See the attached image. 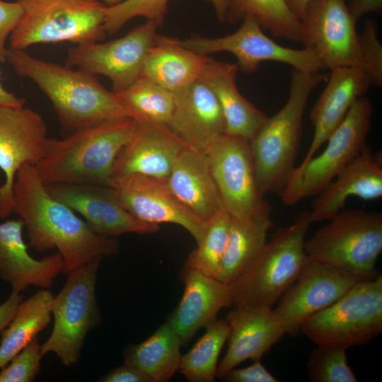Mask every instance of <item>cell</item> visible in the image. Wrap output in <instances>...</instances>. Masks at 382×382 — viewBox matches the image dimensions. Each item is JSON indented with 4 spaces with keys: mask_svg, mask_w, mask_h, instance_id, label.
<instances>
[{
    "mask_svg": "<svg viewBox=\"0 0 382 382\" xmlns=\"http://www.w3.org/2000/svg\"><path fill=\"white\" fill-rule=\"evenodd\" d=\"M12 213L23 221L28 245L33 250L40 253L58 250L65 274L119 250L116 238L96 233L74 211L54 198L32 164L23 165L16 173Z\"/></svg>",
    "mask_w": 382,
    "mask_h": 382,
    "instance_id": "1",
    "label": "cell"
},
{
    "mask_svg": "<svg viewBox=\"0 0 382 382\" xmlns=\"http://www.w3.org/2000/svg\"><path fill=\"white\" fill-rule=\"evenodd\" d=\"M6 61L48 98L64 137L110 119L131 117L116 94L107 90L95 75L35 58L25 50L9 47Z\"/></svg>",
    "mask_w": 382,
    "mask_h": 382,
    "instance_id": "2",
    "label": "cell"
},
{
    "mask_svg": "<svg viewBox=\"0 0 382 382\" xmlns=\"http://www.w3.org/2000/svg\"><path fill=\"white\" fill-rule=\"evenodd\" d=\"M138 127L135 119L123 116L77 130L62 139L49 138L46 154L35 169L46 186H110L116 157Z\"/></svg>",
    "mask_w": 382,
    "mask_h": 382,
    "instance_id": "3",
    "label": "cell"
},
{
    "mask_svg": "<svg viewBox=\"0 0 382 382\" xmlns=\"http://www.w3.org/2000/svg\"><path fill=\"white\" fill-rule=\"evenodd\" d=\"M328 76L320 71L293 68L289 96L284 106L267 117L250 141L256 179L262 195L284 190L294 169L303 117L310 94Z\"/></svg>",
    "mask_w": 382,
    "mask_h": 382,
    "instance_id": "4",
    "label": "cell"
},
{
    "mask_svg": "<svg viewBox=\"0 0 382 382\" xmlns=\"http://www.w3.org/2000/svg\"><path fill=\"white\" fill-rule=\"evenodd\" d=\"M311 224L306 210L293 224L274 233L251 264L228 284L231 306L272 307L307 261L304 242Z\"/></svg>",
    "mask_w": 382,
    "mask_h": 382,
    "instance_id": "5",
    "label": "cell"
},
{
    "mask_svg": "<svg viewBox=\"0 0 382 382\" xmlns=\"http://www.w3.org/2000/svg\"><path fill=\"white\" fill-rule=\"evenodd\" d=\"M304 242L307 257L341 268L360 280L375 278L382 251V214L342 209Z\"/></svg>",
    "mask_w": 382,
    "mask_h": 382,
    "instance_id": "6",
    "label": "cell"
},
{
    "mask_svg": "<svg viewBox=\"0 0 382 382\" xmlns=\"http://www.w3.org/2000/svg\"><path fill=\"white\" fill-rule=\"evenodd\" d=\"M21 16L10 35V47L36 44L99 42L105 36L103 4L91 0H17Z\"/></svg>",
    "mask_w": 382,
    "mask_h": 382,
    "instance_id": "7",
    "label": "cell"
},
{
    "mask_svg": "<svg viewBox=\"0 0 382 382\" xmlns=\"http://www.w3.org/2000/svg\"><path fill=\"white\" fill-rule=\"evenodd\" d=\"M102 260H93L67 273L64 285L53 300L54 325L41 345L42 356L54 353L66 366L79 361L87 335L102 320L96 293Z\"/></svg>",
    "mask_w": 382,
    "mask_h": 382,
    "instance_id": "8",
    "label": "cell"
},
{
    "mask_svg": "<svg viewBox=\"0 0 382 382\" xmlns=\"http://www.w3.org/2000/svg\"><path fill=\"white\" fill-rule=\"evenodd\" d=\"M374 108L366 97L359 98L327 140L322 153L303 166L295 167L280 195L282 202L294 205L316 196L366 146Z\"/></svg>",
    "mask_w": 382,
    "mask_h": 382,
    "instance_id": "9",
    "label": "cell"
},
{
    "mask_svg": "<svg viewBox=\"0 0 382 382\" xmlns=\"http://www.w3.org/2000/svg\"><path fill=\"white\" fill-rule=\"evenodd\" d=\"M301 330L316 345L350 347L382 332V276L360 280L342 297L307 318Z\"/></svg>",
    "mask_w": 382,
    "mask_h": 382,
    "instance_id": "10",
    "label": "cell"
},
{
    "mask_svg": "<svg viewBox=\"0 0 382 382\" xmlns=\"http://www.w3.org/2000/svg\"><path fill=\"white\" fill-rule=\"evenodd\" d=\"M204 152L224 208L231 217L270 216L272 208L259 189L248 140L224 133Z\"/></svg>",
    "mask_w": 382,
    "mask_h": 382,
    "instance_id": "11",
    "label": "cell"
},
{
    "mask_svg": "<svg viewBox=\"0 0 382 382\" xmlns=\"http://www.w3.org/2000/svg\"><path fill=\"white\" fill-rule=\"evenodd\" d=\"M234 33L218 37L192 36L180 40L190 50L202 54L227 52L237 59L238 69L246 74L255 72L263 62H277L303 71H321V62L307 48L294 49L279 45L267 36L258 21L245 16Z\"/></svg>",
    "mask_w": 382,
    "mask_h": 382,
    "instance_id": "12",
    "label": "cell"
},
{
    "mask_svg": "<svg viewBox=\"0 0 382 382\" xmlns=\"http://www.w3.org/2000/svg\"><path fill=\"white\" fill-rule=\"evenodd\" d=\"M158 27L155 22L146 21L120 38L76 45L69 49L66 65L105 76L111 81L113 92L122 91L141 76Z\"/></svg>",
    "mask_w": 382,
    "mask_h": 382,
    "instance_id": "13",
    "label": "cell"
},
{
    "mask_svg": "<svg viewBox=\"0 0 382 382\" xmlns=\"http://www.w3.org/2000/svg\"><path fill=\"white\" fill-rule=\"evenodd\" d=\"M301 21L302 45L315 54L324 69L352 66L363 70L357 21L345 0H310Z\"/></svg>",
    "mask_w": 382,
    "mask_h": 382,
    "instance_id": "14",
    "label": "cell"
},
{
    "mask_svg": "<svg viewBox=\"0 0 382 382\" xmlns=\"http://www.w3.org/2000/svg\"><path fill=\"white\" fill-rule=\"evenodd\" d=\"M47 128L41 115L24 105L0 107V219L12 214L13 187L16 173L26 163L36 166L45 156Z\"/></svg>",
    "mask_w": 382,
    "mask_h": 382,
    "instance_id": "15",
    "label": "cell"
},
{
    "mask_svg": "<svg viewBox=\"0 0 382 382\" xmlns=\"http://www.w3.org/2000/svg\"><path fill=\"white\" fill-rule=\"evenodd\" d=\"M360 281L351 273L308 257L295 282L273 309L286 333H294L310 316L328 307Z\"/></svg>",
    "mask_w": 382,
    "mask_h": 382,
    "instance_id": "16",
    "label": "cell"
},
{
    "mask_svg": "<svg viewBox=\"0 0 382 382\" xmlns=\"http://www.w3.org/2000/svg\"><path fill=\"white\" fill-rule=\"evenodd\" d=\"M110 186L123 207L145 223H171L184 228L198 245L207 223L195 216L173 195L166 182L131 174L112 178Z\"/></svg>",
    "mask_w": 382,
    "mask_h": 382,
    "instance_id": "17",
    "label": "cell"
},
{
    "mask_svg": "<svg viewBox=\"0 0 382 382\" xmlns=\"http://www.w3.org/2000/svg\"><path fill=\"white\" fill-rule=\"evenodd\" d=\"M48 192L84 218L96 233L116 238L127 233L157 232L158 224L145 223L133 216L121 204L111 186L98 184H54Z\"/></svg>",
    "mask_w": 382,
    "mask_h": 382,
    "instance_id": "18",
    "label": "cell"
},
{
    "mask_svg": "<svg viewBox=\"0 0 382 382\" xmlns=\"http://www.w3.org/2000/svg\"><path fill=\"white\" fill-rule=\"evenodd\" d=\"M226 320L229 328L228 349L217 365L219 378L247 359L260 360L286 334L270 306H235Z\"/></svg>",
    "mask_w": 382,
    "mask_h": 382,
    "instance_id": "19",
    "label": "cell"
},
{
    "mask_svg": "<svg viewBox=\"0 0 382 382\" xmlns=\"http://www.w3.org/2000/svg\"><path fill=\"white\" fill-rule=\"evenodd\" d=\"M186 146L167 126L139 122L135 134L116 157L112 178L139 174L166 182Z\"/></svg>",
    "mask_w": 382,
    "mask_h": 382,
    "instance_id": "20",
    "label": "cell"
},
{
    "mask_svg": "<svg viewBox=\"0 0 382 382\" xmlns=\"http://www.w3.org/2000/svg\"><path fill=\"white\" fill-rule=\"evenodd\" d=\"M173 94L174 109L168 127L186 145L204 152L226 133L223 113L214 94L199 79Z\"/></svg>",
    "mask_w": 382,
    "mask_h": 382,
    "instance_id": "21",
    "label": "cell"
},
{
    "mask_svg": "<svg viewBox=\"0 0 382 382\" xmlns=\"http://www.w3.org/2000/svg\"><path fill=\"white\" fill-rule=\"evenodd\" d=\"M382 196L381 156L374 154L366 145L362 151L350 161L316 195L308 210L311 223L330 220L344 209L347 199L357 197L373 200Z\"/></svg>",
    "mask_w": 382,
    "mask_h": 382,
    "instance_id": "22",
    "label": "cell"
},
{
    "mask_svg": "<svg viewBox=\"0 0 382 382\" xmlns=\"http://www.w3.org/2000/svg\"><path fill=\"white\" fill-rule=\"evenodd\" d=\"M23 228L20 218L0 224V279L20 293L30 286L50 289L63 272V259L59 253L33 258L23 238Z\"/></svg>",
    "mask_w": 382,
    "mask_h": 382,
    "instance_id": "23",
    "label": "cell"
},
{
    "mask_svg": "<svg viewBox=\"0 0 382 382\" xmlns=\"http://www.w3.org/2000/svg\"><path fill=\"white\" fill-rule=\"evenodd\" d=\"M324 90L310 112L314 134L309 149L299 166L312 158L344 120L351 106L371 86L367 74L352 66L332 68Z\"/></svg>",
    "mask_w": 382,
    "mask_h": 382,
    "instance_id": "24",
    "label": "cell"
},
{
    "mask_svg": "<svg viewBox=\"0 0 382 382\" xmlns=\"http://www.w3.org/2000/svg\"><path fill=\"white\" fill-rule=\"evenodd\" d=\"M166 183L190 212L207 223L224 209L204 151L186 146L177 158Z\"/></svg>",
    "mask_w": 382,
    "mask_h": 382,
    "instance_id": "25",
    "label": "cell"
},
{
    "mask_svg": "<svg viewBox=\"0 0 382 382\" xmlns=\"http://www.w3.org/2000/svg\"><path fill=\"white\" fill-rule=\"evenodd\" d=\"M237 64L207 57L199 79L214 94L223 113L226 133L248 140L253 138L268 117L240 93Z\"/></svg>",
    "mask_w": 382,
    "mask_h": 382,
    "instance_id": "26",
    "label": "cell"
},
{
    "mask_svg": "<svg viewBox=\"0 0 382 382\" xmlns=\"http://www.w3.org/2000/svg\"><path fill=\"white\" fill-rule=\"evenodd\" d=\"M231 306L228 284L195 270H186L181 301L168 320L187 344L196 332L216 319L218 312Z\"/></svg>",
    "mask_w": 382,
    "mask_h": 382,
    "instance_id": "27",
    "label": "cell"
},
{
    "mask_svg": "<svg viewBox=\"0 0 382 382\" xmlns=\"http://www.w3.org/2000/svg\"><path fill=\"white\" fill-rule=\"evenodd\" d=\"M207 57L185 47L175 37L156 34L145 57L141 76L174 93L199 79Z\"/></svg>",
    "mask_w": 382,
    "mask_h": 382,
    "instance_id": "28",
    "label": "cell"
},
{
    "mask_svg": "<svg viewBox=\"0 0 382 382\" xmlns=\"http://www.w3.org/2000/svg\"><path fill=\"white\" fill-rule=\"evenodd\" d=\"M183 345L182 339L166 322L144 342L127 345L125 362L144 372L153 382H166L179 371Z\"/></svg>",
    "mask_w": 382,
    "mask_h": 382,
    "instance_id": "29",
    "label": "cell"
},
{
    "mask_svg": "<svg viewBox=\"0 0 382 382\" xmlns=\"http://www.w3.org/2000/svg\"><path fill=\"white\" fill-rule=\"evenodd\" d=\"M272 224L270 216L232 217L226 248L216 279L230 284L243 272L262 250Z\"/></svg>",
    "mask_w": 382,
    "mask_h": 382,
    "instance_id": "30",
    "label": "cell"
},
{
    "mask_svg": "<svg viewBox=\"0 0 382 382\" xmlns=\"http://www.w3.org/2000/svg\"><path fill=\"white\" fill-rule=\"evenodd\" d=\"M54 298L49 289H41L20 303L1 333L0 369L50 324Z\"/></svg>",
    "mask_w": 382,
    "mask_h": 382,
    "instance_id": "31",
    "label": "cell"
},
{
    "mask_svg": "<svg viewBox=\"0 0 382 382\" xmlns=\"http://www.w3.org/2000/svg\"><path fill=\"white\" fill-rule=\"evenodd\" d=\"M248 16L273 36L302 45L301 21L286 0H229L226 22L235 23Z\"/></svg>",
    "mask_w": 382,
    "mask_h": 382,
    "instance_id": "32",
    "label": "cell"
},
{
    "mask_svg": "<svg viewBox=\"0 0 382 382\" xmlns=\"http://www.w3.org/2000/svg\"><path fill=\"white\" fill-rule=\"evenodd\" d=\"M114 93L137 121L168 127L174 109L173 92L141 76L126 88Z\"/></svg>",
    "mask_w": 382,
    "mask_h": 382,
    "instance_id": "33",
    "label": "cell"
},
{
    "mask_svg": "<svg viewBox=\"0 0 382 382\" xmlns=\"http://www.w3.org/2000/svg\"><path fill=\"white\" fill-rule=\"evenodd\" d=\"M205 328L204 335L181 358L179 372L190 382L215 380L218 358L228 337L226 320L216 319Z\"/></svg>",
    "mask_w": 382,
    "mask_h": 382,
    "instance_id": "34",
    "label": "cell"
},
{
    "mask_svg": "<svg viewBox=\"0 0 382 382\" xmlns=\"http://www.w3.org/2000/svg\"><path fill=\"white\" fill-rule=\"evenodd\" d=\"M231 219V216L223 209L209 221L204 238L187 259L185 270H195L208 277H216L226 248Z\"/></svg>",
    "mask_w": 382,
    "mask_h": 382,
    "instance_id": "35",
    "label": "cell"
},
{
    "mask_svg": "<svg viewBox=\"0 0 382 382\" xmlns=\"http://www.w3.org/2000/svg\"><path fill=\"white\" fill-rule=\"evenodd\" d=\"M309 357L307 370L312 382H357L347 364L346 350L342 345H317Z\"/></svg>",
    "mask_w": 382,
    "mask_h": 382,
    "instance_id": "36",
    "label": "cell"
},
{
    "mask_svg": "<svg viewBox=\"0 0 382 382\" xmlns=\"http://www.w3.org/2000/svg\"><path fill=\"white\" fill-rule=\"evenodd\" d=\"M170 0H123L119 4L106 6L104 29L106 33L114 34L134 18L141 16L154 21L158 26L163 24Z\"/></svg>",
    "mask_w": 382,
    "mask_h": 382,
    "instance_id": "37",
    "label": "cell"
},
{
    "mask_svg": "<svg viewBox=\"0 0 382 382\" xmlns=\"http://www.w3.org/2000/svg\"><path fill=\"white\" fill-rule=\"evenodd\" d=\"M376 21L366 18L363 29L358 33V45L363 63V70L371 85L382 87V45L377 36Z\"/></svg>",
    "mask_w": 382,
    "mask_h": 382,
    "instance_id": "38",
    "label": "cell"
},
{
    "mask_svg": "<svg viewBox=\"0 0 382 382\" xmlns=\"http://www.w3.org/2000/svg\"><path fill=\"white\" fill-rule=\"evenodd\" d=\"M41 345L35 337L0 371V382H31L40 372Z\"/></svg>",
    "mask_w": 382,
    "mask_h": 382,
    "instance_id": "39",
    "label": "cell"
},
{
    "mask_svg": "<svg viewBox=\"0 0 382 382\" xmlns=\"http://www.w3.org/2000/svg\"><path fill=\"white\" fill-rule=\"evenodd\" d=\"M23 12L18 2L0 0V62H6V42L16 26Z\"/></svg>",
    "mask_w": 382,
    "mask_h": 382,
    "instance_id": "40",
    "label": "cell"
},
{
    "mask_svg": "<svg viewBox=\"0 0 382 382\" xmlns=\"http://www.w3.org/2000/svg\"><path fill=\"white\" fill-rule=\"evenodd\" d=\"M223 379L228 382H278L260 360H255L245 368L230 370Z\"/></svg>",
    "mask_w": 382,
    "mask_h": 382,
    "instance_id": "41",
    "label": "cell"
},
{
    "mask_svg": "<svg viewBox=\"0 0 382 382\" xmlns=\"http://www.w3.org/2000/svg\"><path fill=\"white\" fill-rule=\"evenodd\" d=\"M100 382H153L144 372L125 362L122 366L102 376Z\"/></svg>",
    "mask_w": 382,
    "mask_h": 382,
    "instance_id": "42",
    "label": "cell"
},
{
    "mask_svg": "<svg viewBox=\"0 0 382 382\" xmlns=\"http://www.w3.org/2000/svg\"><path fill=\"white\" fill-rule=\"evenodd\" d=\"M345 1L350 14L356 21L369 13L381 14L382 12V0Z\"/></svg>",
    "mask_w": 382,
    "mask_h": 382,
    "instance_id": "43",
    "label": "cell"
},
{
    "mask_svg": "<svg viewBox=\"0 0 382 382\" xmlns=\"http://www.w3.org/2000/svg\"><path fill=\"white\" fill-rule=\"evenodd\" d=\"M22 301L21 294L12 290L8 299L0 304V334L10 323Z\"/></svg>",
    "mask_w": 382,
    "mask_h": 382,
    "instance_id": "44",
    "label": "cell"
},
{
    "mask_svg": "<svg viewBox=\"0 0 382 382\" xmlns=\"http://www.w3.org/2000/svg\"><path fill=\"white\" fill-rule=\"evenodd\" d=\"M1 71L0 69V107H21L25 104V99L16 96L8 91L1 81Z\"/></svg>",
    "mask_w": 382,
    "mask_h": 382,
    "instance_id": "45",
    "label": "cell"
},
{
    "mask_svg": "<svg viewBox=\"0 0 382 382\" xmlns=\"http://www.w3.org/2000/svg\"><path fill=\"white\" fill-rule=\"evenodd\" d=\"M213 6L216 15L221 22H226L229 0H206Z\"/></svg>",
    "mask_w": 382,
    "mask_h": 382,
    "instance_id": "46",
    "label": "cell"
},
{
    "mask_svg": "<svg viewBox=\"0 0 382 382\" xmlns=\"http://www.w3.org/2000/svg\"><path fill=\"white\" fill-rule=\"evenodd\" d=\"M294 13L301 20L310 0H286Z\"/></svg>",
    "mask_w": 382,
    "mask_h": 382,
    "instance_id": "47",
    "label": "cell"
},
{
    "mask_svg": "<svg viewBox=\"0 0 382 382\" xmlns=\"http://www.w3.org/2000/svg\"><path fill=\"white\" fill-rule=\"evenodd\" d=\"M91 1L100 2L103 4L104 5H105L106 6H112L119 4L123 0H91Z\"/></svg>",
    "mask_w": 382,
    "mask_h": 382,
    "instance_id": "48",
    "label": "cell"
}]
</instances>
